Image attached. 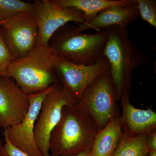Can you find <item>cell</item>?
<instances>
[{
    "label": "cell",
    "instance_id": "6da1fadb",
    "mask_svg": "<svg viewBox=\"0 0 156 156\" xmlns=\"http://www.w3.org/2000/svg\"><path fill=\"white\" fill-rule=\"evenodd\" d=\"M108 36L103 56L109 64V72L116 100L128 93L134 70L147 62L148 57L132 41L127 27L114 26L105 29Z\"/></svg>",
    "mask_w": 156,
    "mask_h": 156
},
{
    "label": "cell",
    "instance_id": "7a4b0ae2",
    "mask_svg": "<svg viewBox=\"0 0 156 156\" xmlns=\"http://www.w3.org/2000/svg\"><path fill=\"white\" fill-rule=\"evenodd\" d=\"M98 132L91 117L75 106H65L50 135V156H71L91 151Z\"/></svg>",
    "mask_w": 156,
    "mask_h": 156
},
{
    "label": "cell",
    "instance_id": "3957f363",
    "mask_svg": "<svg viewBox=\"0 0 156 156\" xmlns=\"http://www.w3.org/2000/svg\"><path fill=\"white\" fill-rule=\"evenodd\" d=\"M57 58L50 44L37 45L25 57L11 62L9 76L27 95L46 91L60 83L55 69Z\"/></svg>",
    "mask_w": 156,
    "mask_h": 156
},
{
    "label": "cell",
    "instance_id": "277c9868",
    "mask_svg": "<svg viewBox=\"0 0 156 156\" xmlns=\"http://www.w3.org/2000/svg\"><path fill=\"white\" fill-rule=\"evenodd\" d=\"M78 27L65 25L53 35L50 45L56 57L76 64L90 65L102 57L108 36L105 30L83 34Z\"/></svg>",
    "mask_w": 156,
    "mask_h": 156
},
{
    "label": "cell",
    "instance_id": "5b68a950",
    "mask_svg": "<svg viewBox=\"0 0 156 156\" xmlns=\"http://www.w3.org/2000/svg\"><path fill=\"white\" fill-rule=\"evenodd\" d=\"M116 101L108 70L87 87L75 107L92 118L99 131L119 115Z\"/></svg>",
    "mask_w": 156,
    "mask_h": 156
},
{
    "label": "cell",
    "instance_id": "8992f818",
    "mask_svg": "<svg viewBox=\"0 0 156 156\" xmlns=\"http://www.w3.org/2000/svg\"><path fill=\"white\" fill-rule=\"evenodd\" d=\"M77 101L60 83L56 84L43 103L34 128V138L43 156H51L49 140L51 132L61 119L65 106H75Z\"/></svg>",
    "mask_w": 156,
    "mask_h": 156
},
{
    "label": "cell",
    "instance_id": "52a82bcc",
    "mask_svg": "<svg viewBox=\"0 0 156 156\" xmlns=\"http://www.w3.org/2000/svg\"><path fill=\"white\" fill-rule=\"evenodd\" d=\"M31 13L39 29L38 46H47L53 35L67 23L85 22L83 12L74 8L59 5L56 0H35Z\"/></svg>",
    "mask_w": 156,
    "mask_h": 156
},
{
    "label": "cell",
    "instance_id": "ba28073f",
    "mask_svg": "<svg viewBox=\"0 0 156 156\" xmlns=\"http://www.w3.org/2000/svg\"><path fill=\"white\" fill-rule=\"evenodd\" d=\"M1 28L6 46L15 59L25 57L37 46L38 27L31 12L16 14Z\"/></svg>",
    "mask_w": 156,
    "mask_h": 156
},
{
    "label": "cell",
    "instance_id": "9c48e42d",
    "mask_svg": "<svg viewBox=\"0 0 156 156\" xmlns=\"http://www.w3.org/2000/svg\"><path fill=\"white\" fill-rule=\"evenodd\" d=\"M55 69L59 82L78 101L87 87L109 70V64L104 57L90 65L74 64L57 57Z\"/></svg>",
    "mask_w": 156,
    "mask_h": 156
},
{
    "label": "cell",
    "instance_id": "30bf717a",
    "mask_svg": "<svg viewBox=\"0 0 156 156\" xmlns=\"http://www.w3.org/2000/svg\"><path fill=\"white\" fill-rule=\"evenodd\" d=\"M54 86L46 91L28 95L30 106L22 121L3 132L13 145L31 156H43L35 140V126L42 103Z\"/></svg>",
    "mask_w": 156,
    "mask_h": 156
},
{
    "label": "cell",
    "instance_id": "8fae6325",
    "mask_svg": "<svg viewBox=\"0 0 156 156\" xmlns=\"http://www.w3.org/2000/svg\"><path fill=\"white\" fill-rule=\"evenodd\" d=\"M30 106L28 95L9 77H0V128L19 124Z\"/></svg>",
    "mask_w": 156,
    "mask_h": 156
},
{
    "label": "cell",
    "instance_id": "7c38bea8",
    "mask_svg": "<svg viewBox=\"0 0 156 156\" xmlns=\"http://www.w3.org/2000/svg\"><path fill=\"white\" fill-rule=\"evenodd\" d=\"M122 107L120 122L123 134L129 136L147 135L156 128V113L149 108L147 109L136 108L130 101L128 93L120 98Z\"/></svg>",
    "mask_w": 156,
    "mask_h": 156
},
{
    "label": "cell",
    "instance_id": "4fadbf2b",
    "mask_svg": "<svg viewBox=\"0 0 156 156\" xmlns=\"http://www.w3.org/2000/svg\"><path fill=\"white\" fill-rule=\"evenodd\" d=\"M139 17L137 3L130 6H114L101 11L93 19L80 24L82 31L93 29L100 31L114 26L127 27Z\"/></svg>",
    "mask_w": 156,
    "mask_h": 156
},
{
    "label": "cell",
    "instance_id": "5bb4252c",
    "mask_svg": "<svg viewBox=\"0 0 156 156\" xmlns=\"http://www.w3.org/2000/svg\"><path fill=\"white\" fill-rule=\"evenodd\" d=\"M123 135L120 116L117 115L98 132L91 150L93 156H112Z\"/></svg>",
    "mask_w": 156,
    "mask_h": 156
},
{
    "label": "cell",
    "instance_id": "9a60e30c",
    "mask_svg": "<svg viewBox=\"0 0 156 156\" xmlns=\"http://www.w3.org/2000/svg\"><path fill=\"white\" fill-rule=\"evenodd\" d=\"M60 6L74 8L85 15V22L97 16L101 11L114 6H130L136 4V0H56Z\"/></svg>",
    "mask_w": 156,
    "mask_h": 156
},
{
    "label": "cell",
    "instance_id": "2e32d148",
    "mask_svg": "<svg viewBox=\"0 0 156 156\" xmlns=\"http://www.w3.org/2000/svg\"><path fill=\"white\" fill-rule=\"evenodd\" d=\"M146 135L129 136L123 134L112 156H147Z\"/></svg>",
    "mask_w": 156,
    "mask_h": 156
},
{
    "label": "cell",
    "instance_id": "e0dca14e",
    "mask_svg": "<svg viewBox=\"0 0 156 156\" xmlns=\"http://www.w3.org/2000/svg\"><path fill=\"white\" fill-rule=\"evenodd\" d=\"M33 8V3L20 0H0V21H7L21 12H31Z\"/></svg>",
    "mask_w": 156,
    "mask_h": 156
},
{
    "label": "cell",
    "instance_id": "ac0fdd59",
    "mask_svg": "<svg viewBox=\"0 0 156 156\" xmlns=\"http://www.w3.org/2000/svg\"><path fill=\"white\" fill-rule=\"evenodd\" d=\"M139 16L151 26L156 28V0H136Z\"/></svg>",
    "mask_w": 156,
    "mask_h": 156
},
{
    "label": "cell",
    "instance_id": "d6986e66",
    "mask_svg": "<svg viewBox=\"0 0 156 156\" xmlns=\"http://www.w3.org/2000/svg\"><path fill=\"white\" fill-rule=\"evenodd\" d=\"M15 59L11 55L4 41L0 26V77H9V66Z\"/></svg>",
    "mask_w": 156,
    "mask_h": 156
},
{
    "label": "cell",
    "instance_id": "ffe728a7",
    "mask_svg": "<svg viewBox=\"0 0 156 156\" xmlns=\"http://www.w3.org/2000/svg\"><path fill=\"white\" fill-rule=\"evenodd\" d=\"M3 135L5 139L4 147L5 156H31L13 145L5 133H3Z\"/></svg>",
    "mask_w": 156,
    "mask_h": 156
},
{
    "label": "cell",
    "instance_id": "44dd1931",
    "mask_svg": "<svg viewBox=\"0 0 156 156\" xmlns=\"http://www.w3.org/2000/svg\"><path fill=\"white\" fill-rule=\"evenodd\" d=\"M146 143L149 153L156 151V130H153L146 135Z\"/></svg>",
    "mask_w": 156,
    "mask_h": 156
},
{
    "label": "cell",
    "instance_id": "7402d4cb",
    "mask_svg": "<svg viewBox=\"0 0 156 156\" xmlns=\"http://www.w3.org/2000/svg\"><path fill=\"white\" fill-rule=\"evenodd\" d=\"M71 156H93L91 151H85L82 152L80 154L76 155Z\"/></svg>",
    "mask_w": 156,
    "mask_h": 156
},
{
    "label": "cell",
    "instance_id": "603a6c76",
    "mask_svg": "<svg viewBox=\"0 0 156 156\" xmlns=\"http://www.w3.org/2000/svg\"><path fill=\"white\" fill-rule=\"evenodd\" d=\"M0 156H5L4 151V144L0 140Z\"/></svg>",
    "mask_w": 156,
    "mask_h": 156
},
{
    "label": "cell",
    "instance_id": "cb8c5ba5",
    "mask_svg": "<svg viewBox=\"0 0 156 156\" xmlns=\"http://www.w3.org/2000/svg\"><path fill=\"white\" fill-rule=\"evenodd\" d=\"M148 156H156V151L151 152L148 154Z\"/></svg>",
    "mask_w": 156,
    "mask_h": 156
},
{
    "label": "cell",
    "instance_id": "d4e9b609",
    "mask_svg": "<svg viewBox=\"0 0 156 156\" xmlns=\"http://www.w3.org/2000/svg\"><path fill=\"white\" fill-rule=\"evenodd\" d=\"M6 21H0V26L2 25L3 23H4Z\"/></svg>",
    "mask_w": 156,
    "mask_h": 156
}]
</instances>
